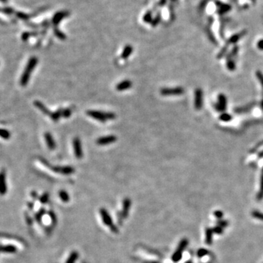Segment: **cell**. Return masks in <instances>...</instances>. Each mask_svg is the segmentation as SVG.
<instances>
[{"instance_id": "cell-40", "label": "cell", "mask_w": 263, "mask_h": 263, "mask_svg": "<svg viewBox=\"0 0 263 263\" xmlns=\"http://www.w3.org/2000/svg\"><path fill=\"white\" fill-rule=\"evenodd\" d=\"M1 11H2V8H0V12H1Z\"/></svg>"}, {"instance_id": "cell-21", "label": "cell", "mask_w": 263, "mask_h": 263, "mask_svg": "<svg viewBox=\"0 0 263 263\" xmlns=\"http://www.w3.org/2000/svg\"><path fill=\"white\" fill-rule=\"evenodd\" d=\"M62 110L63 109L60 108V109H58L56 111H55V112L53 113L51 112L50 116L51 119L53 121H54V122H57V121L59 120V119L62 117Z\"/></svg>"}, {"instance_id": "cell-10", "label": "cell", "mask_w": 263, "mask_h": 263, "mask_svg": "<svg viewBox=\"0 0 263 263\" xmlns=\"http://www.w3.org/2000/svg\"><path fill=\"white\" fill-rule=\"evenodd\" d=\"M132 206V202L130 198L124 199L122 202V208L121 210V218L122 220H124L128 217L130 214V208Z\"/></svg>"}, {"instance_id": "cell-35", "label": "cell", "mask_w": 263, "mask_h": 263, "mask_svg": "<svg viewBox=\"0 0 263 263\" xmlns=\"http://www.w3.org/2000/svg\"><path fill=\"white\" fill-rule=\"evenodd\" d=\"M252 215H253V216H254V217L256 218V219L263 220V214H262V213H259V212H258V211L253 212Z\"/></svg>"}, {"instance_id": "cell-32", "label": "cell", "mask_w": 263, "mask_h": 263, "mask_svg": "<svg viewBox=\"0 0 263 263\" xmlns=\"http://www.w3.org/2000/svg\"><path fill=\"white\" fill-rule=\"evenodd\" d=\"M205 241L208 244L211 243L212 241V231L210 229L206 230V237H205Z\"/></svg>"}, {"instance_id": "cell-9", "label": "cell", "mask_w": 263, "mask_h": 263, "mask_svg": "<svg viewBox=\"0 0 263 263\" xmlns=\"http://www.w3.org/2000/svg\"><path fill=\"white\" fill-rule=\"evenodd\" d=\"M7 192V173L4 168L0 170V196H4Z\"/></svg>"}, {"instance_id": "cell-13", "label": "cell", "mask_w": 263, "mask_h": 263, "mask_svg": "<svg viewBox=\"0 0 263 263\" xmlns=\"http://www.w3.org/2000/svg\"><path fill=\"white\" fill-rule=\"evenodd\" d=\"M117 138L115 135H108L99 138L97 140L96 143L99 146H107V145L112 144L116 141Z\"/></svg>"}, {"instance_id": "cell-30", "label": "cell", "mask_w": 263, "mask_h": 263, "mask_svg": "<svg viewBox=\"0 0 263 263\" xmlns=\"http://www.w3.org/2000/svg\"><path fill=\"white\" fill-rule=\"evenodd\" d=\"M14 12H15L14 9L10 7H2V11H1L2 13L6 14V15H12V13H14Z\"/></svg>"}, {"instance_id": "cell-18", "label": "cell", "mask_w": 263, "mask_h": 263, "mask_svg": "<svg viewBox=\"0 0 263 263\" xmlns=\"http://www.w3.org/2000/svg\"><path fill=\"white\" fill-rule=\"evenodd\" d=\"M132 52H133V48H132V46L131 45H127L124 47V50H123L121 57H122V59H127L128 57H130L132 55Z\"/></svg>"}, {"instance_id": "cell-25", "label": "cell", "mask_w": 263, "mask_h": 263, "mask_svg": "<svg viewBox=\"0 0 263 263\" xmlns=\"http://www.w3.org/2000/svg\"><path fill=\"white\" fill-rule=\"evenodd\" d=\"M24 216H25V221H26L27 225L29 227H32L33 222H34V220H33L32 216L29 214L28 211H24Z\"/></svg>"}, {"instance_id": "cell-8", "label": "cell", "mask_w": 263, "mask_h": 263, "mask_svg": "<svg viewBox=\"0 0 263 263\" xmlns=\"http://www.w3.org/2000/svg\"><path fill=\"white\" fill-rule=\"evenodd\" d=\"M45 165H46L48 168L51 169V170L54 173H57V174H61L64 175H71L73 173H75V169L73 167L70 166H54V167H51L49 165H46L44 164Z\"/></svg>"}, {"instance_id": "cell-5", "label": "cell", "mask_w": 263, "mask_h": 263, "mask_svg": "<svg viewBox=\"0 0 263 263\" xmlns=\"http://www.w3.org/2000/svg\"><path fill=\"white\" fill-rule=\"evenodd\" d=\"M188 245V240L186 239H183L180 241L179 244H178V247L175 249L173 254H172L171 259L173 262L176 263L178 262L181 259H182V255L184 253V251L186 248V247Z\"/></svg>"}, {"instance_id": "cell-14", "label": "cell", "mask_w": 263, "mask_h": 263, "mask_svg": "<svg viewBox=\"0 0 263 263\" xmlns=\"http://www.w3.org/2000/svg\"><path fill=\"white\" fill-rule=\"evenodd\" d=\"M44 139L48 149L51 150V151H54L56 149V143L55 140H54L53 137L52 136L51 134L48 132H45Z\"/></svg>"}, {"instance_id": "cell-29", "label": "cell", "mask_w": 263, "mask_h": 263, "mask_svg": "<svg viewBox=\"0 0 263 263\" xmlns=\"http://www.w3.org/2000/svg\"><path fill=\"white\" fill-rule=\"evenodd\" d=\"M48 199H49L48 193L45 192L44 194H42V195L38 198V200H39V201L40 202L42 205H44V204L47 203L48 201Z\"/></svg>"}, {"instance_id": "cell-1", "label": "cell", "mask_w": 263, "mask_h": 263, "mask_svg": "<svg viewBox=\"0 0 263 263\" xmlns=\"http://www.w3.org/2000/svg\"><path fill=\"white\" fill-rule=\"evenodd\" d=\"M38 64V59L36 56H32L27 62L24 70L20 78V84L21 86H26L29 84L32 74Z\"/></svg>"}, {"instance_id": "cell-24", "label": "cell", "mask_w": 263, "mask_h": 263, "mask_svg": "<svg viewBox=\"0 0 263 263\" xmlns=\"http://www.w3.org/2000/svg\"><path fill=\"white\" fill-rule=\"evenodd\" d=\"M11 137V134L10 131L5 129L0 128V138L4 140H9Z\"/></svg>"}, {"instance_id": "cell-17", "label": "cell", "mask_w": 263, "mask_h": 263, "mask_svg": "<svg viewBox=\"0 0 263 263\" xmlns=\"http://www.w3.org/2000/svg\"><path fill=\"white\" fill-rule=\"evenodd\" d=\"M34 106L36 107L38 110H40V111L43 114L47 115V116H51V112L49 111L48 108L47 107H46L45 105L43 103H42V102L39 101V100H35V101L34 102Z\"/></svg>"}, {"instance_id": "cell-20", "label": "cell", "mask_w": 263, "mask_h": 263, "mask_svg": "<svg viewBox=\"0 0 263 263\" xmlns=\"http://www.w3.org/2000/svg\"><path fill=\"white\" fill-rule=\"evenodd\" d=\"M59 197L60 200L63 202L64 203H67L70 201V195L65 190H60L59 192Z\"/></svg>"}, {"instance_id": "cell-28", "label": "cell", "mask_w": 263, "mask_h": 263, "mask_svg": "<svg viewBox=\"0 0 263 263\" xmlns=\"http://www.w3.org/2000/svg\"><path fill=\"white\" fill-rule=\"evenodd\" d=\"M15 15H16V16L19 19H21V20L22 21H28L29 19L30 18V16L28 15V14L24 13V12H15Z\"/></svg>"}, {"instance_id": "cell-3", "label": "cell", "mask_w": 263, "mask_h": 263, "mask_svg": "<svg viewBox=\"0 0 263 263\" xmlns=\"http://www.w3.org/2000/svg\"><path fill=\"white\" fill-rule=\"evenodd\" d=\"M99 213H100V218H101L102 222L103 223L105 226H106L112 232H114L115 234L119 233V229L114 224V221H113L112 218L110 216L109 213L108 212V210L105 208H100L99 210Z\"/></svg>"}, {"instance_id": "cell-16", "label": "cell", "mask_w": 263, "mask_h": 263, "mask_svg": "<svg viewBox=\"0 0 263 263\" xmlns=\"http://www.w3.org/2000/svg\"><path fill=\"white\" fill-rule=\"evenodd\" d=\"M132 86V83L130 80H124V81H121L120 83L116 85V89L119 92H124V91L128 90Z\"/></svg>"}, {"instance_id": "cell-12", "label": "cell", "mask_w": 263, "mask_h": 263, "mask_svg": "<svg viewBox=\"0 0 263 263\" xmlns=\"http://www.w3.org/2000/svg\"><path fill=\"white\" fill-rule=\"evenodd\" d=\"M68 15H69V12L67 11H60V12H57L56 13L54 14L52 18V23L54 26V28H57V26L59 24L60 22L64 18L67 17Z\"/></svg>"}, {"instance_id": "cell-11", "label": "cell", "mask_w": 263, "mask_h": 263, "mask_svg": "<svg viewBox=\"0 0 263 263\" xmlns=\"http://www.w3.org/2000/svg\"><path fill=\"white\" fill-rule=\"evenodd\" d=\"M73 151H74V154L75 157L77 159H81L84 156V152H83V148H82V144H81V141L80 140L79 138H75L73 139Z\"/></svg>"}, {"instance_id": "cell-27", "label": "cell", "mask_w": 263, "mask_h": 263, "mask_svg": "<svg viewBox=\"0 0 263 263\" xmlns=\"http://www.w3.org/2000/svg\"><path fill=\"white\" fill-rule=\"evenodd\" d=\"M54 34L56 35V37H58L59 39L62 40H64L66 39V35H65V34H64L62 32L60 31V30L58 29L57 28H54Z\"/></svg>"}, {"instance_id": "cell-22", "label": "cell", "mask_w": 263, "mask_h": 263, "mask_svg": "<svg viewBox=\"0 0 263 263\" xmlns=\"http://www.w3.org/2000/svg\"><path fill=\"white\" fill-rule=\"evenodd\" d=\"M78 258V253L77 251H73L68 256L65 263H75L77 261Z\"/></svg>"}, {"instance_id": "cell-26", "label": "cell", "mask_w": 263, "mask_h": 263, "mask_svg": "<svg viewBox=\"0 0 263 263\" xmlns=\"http://www.w3.org/2000/svg\"><path fill=\"white\" fill-rule=\"evenodd\" d=\"M161 18H162V15H161V12H159L156 15V16L154 18H153L152 19V21L151 22V25L152 26L155 27L157 26L158 24L159 23V22L161 21Z\"/></svg>"}, {"instance_id": "cell-36", "label": "cell", "mask_w": 263, "mask_h": 263, "mask_svg": "<svg viewBox=\"0 0 263 263\" xmlns=\"http://www.w3.org/2000/svg\"><path fill=\"white\" fill-rule=\"evenodd\" d=\"M167 0H159L157 4V7H163L167 3Z\"/></svg>"}, {"instance_id": "cell-7", "label": "cell", "mask_w": 263, "mask_h": 263, "mask_svg": "<svg viewBox=\"0 0 263 263\" xmlns=\"http://www.w3.org/2000/svg\"><path fill=\"white\" fill-rule=\"evenodd\" d=\"M184 92V90L182 87L162 88V89L160 90L161 95L165 97L179 96V95H183Z\"/></svg>"}, {"instance_id": "cell-34", "label": "cell", "mask_w": 263, "mask_h": 263, "mask_svg": "<svg viewBox=\"0 0 263 263\" xmlns=\"http://www.w3.org/2000/svg\"><path fill=\"white\" fill-rule=\"evenodd\" d=\"M207 254H208V251L206 249H204V248H200V250H198V252H197V255L200 257H202Z\"/></svg>"}, {"instance_id": "cell-39", "label": "cell", "mask_w": 263, "mask_h": 263, "mask_svg": "<svg viewBox=\"0 0 263 263\" xmlns=\"http://www.w3.org/2000/svg\"><path fill=\"white\" fill-rule=\"evenodd\" d=\"M0 1L2 3H4V4H6V3L8 2V0H0Z\"/></svg>"}, {"instance_id": "cell-41", "label": "cell", "mask_w": 263, "mask_h": 263, "mask_svg": "<svg viewBox=\"0 0 263 263\" xmlns=\"http://www.w3.org/2000/svg\"><path fill=\"white\" fill-rule=\"evenodd\" d=\"M171 1H176V0H171Z\"/></svg>"}, {"instance_id": "cell-15", "label": "cell", "mask_w": 263, "mask_h": 263, "mask_svg": "<svg viewBox=\"0 0 263 263\" xmlns=\"http://www.w3.org/2000/svg\"><path fill=\"white\" fill-rule=\"evenodd\" d=\"M18 250V248L13 245L0 243V253H2V254H15Z\"/></svg>"}, {"instance_id": "cell-31", "label": "cell", "mask_w": 263, "mask_h": 263, "mask_svg": "<svg viewBox=\"0 0 263 263\" xmlns=\"http://www.w3.org/2000/svg\"><path fill=\"white\" fill-rule=\"evenodd\" d=\"M72 115V111L70 108H65V109L62 110V117L65 118V119H67V118L70 117V116Z\"/></svg>"}, {"instance_id": "cell-33", "label": "cell", "mask_w": 263, "mask_h": 263, "mask_svg": "<svg viewBox=\"0 0 263 263\" xmlns=\"http://www.w3.org/2000/svg\"><path fill=\"white\" fill-rule=\"evenodd\" d=\"M32 34H32V33H31V32H23L21 35V40L23 41L28 40L29 38L32 36Z\"/></svg>"}, {"instance_id": "cell-2", "label": "cell", "mask_w": 263, "mask_h": 263, "mask_svg": "<svg viewBox=\"0 0 263 263\" xmlns=\"http://www.w3.org/2000/svg\"><path fill=\"white\" fill-rule=\"evenodd\" d=\"M86 114L92 119L101 122H106L107 121L114 120L116 118V114L112 112H102V111L91 110V111H88Z\"/></svg>"}, {"instance_id": "cell-6", "label": "cell", "mask_w": 263, "mask_h": 263, "mask_svg": "<svg viewBox=\"0 0 263 263\" xmlns=\"http://www.w3.org/2000/svg\"><path fill=\"white\" fill-rule=\"evenodd\" d=\"M56 222L55 215L53 212H45L41 216L38 224L44 225L46 227H52L53 224Z\"/></svg>"}, {"instance_id": "cell-23", "label": "cell", "mask_w": 263, "mask_h": 263, "mask_svg": "<svg viewBox=\"0 0 263 263\" xmlns=\"http://www.w3.org/2000/svg\"><path fill=\"white\" fill-rule=\"evenodd\" d=\"M153 19V12L151 10H148L146 13L144 14L143 17V21L145 23H150L152 21Z\"/></svg>"}, {"instance_id": "cell-19", "label": "cell", "mask_w": 263, "mask_h": 263, "mask_svg": "<svg viewBox=\"0 0 263 263\" xmlns=\"http://www.w3.org/2000/svg\"><path fill=\"white\" fill-rule=\"evenodd\" d=\"M195 108L200 109L202 106V92L200 90H197L195 92Z\"/></svg>"}, {"instance_id": "cell-37", "label": "cell", "mask_w": 263, "mask_h": 263, "mask_svg": "<svg viewBox=\"0 0 263 263\" xmlns=\"http://www.w3.org/2000/svg\"><path fill=\"white\" fill-rule=\"evenodd\" d=\"M215 214H216V216H218V217H221V216H222V213L220 211H216V213H215Z\"/></svg>"}, {"instance_id": "cell-38", "label": "cell", "mask_w": 263, "mask_h": 263, "mask_svg": "<svg viewBox=\"0 0 263 263\" xmlns=\"http://www.w3.org/2000/svg\"><path fill=\"white\" fill-rule=\"evenodd\" d=\"M259 47L260 48L263 49V40H261L260 42H259Z\"/></svg>"}, {"instance_id": "cell-4", "label": "cell", "mask_w": 263, "mask_h": 263, "mask_svg": "<svg viewBox=\"0 0 263 263\" xmlns=\"http://www.w3.org/2000/svg\"><path fill=\"white\" fill-rule=\"evenodd\" d=\"M0 243L1 244H10L16 246L18 249H24L26 244L23 240L18 239L17 237L7 235H0Z\"/></svg>"}]
</instances>
